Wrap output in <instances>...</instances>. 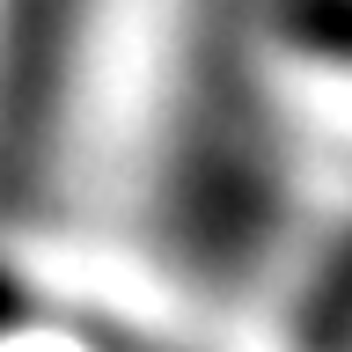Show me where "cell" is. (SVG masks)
Listing matches in <instances>:
<instances>
[{
    "label": "cell",
    "instance_id": "cell-5",
    "mask_svg": "<svg viewBox=\"0 0 352 352\" xmlns=\"http://www.w3.org/2000/svg\"><path fill=\"white\" fill-rule=\"evenodd\" d=\"M0 294H8V279H0ZM0 308H8V301H0Z\"/></svg>",
    "mask_w": 352,
    "mask_h": 352
},
{
    "label": "cell",
    "instance_id": "cell-4",
    "mask_svg": "<svg viewBox=\"0 0 352 352\" xmlns=\"http://www.w3.org/2000/svg\"><path fill=\"white\" fill-rule=\"evenodd\" d=\"M286 37H301L316 59L352 66V0H279Z\"/></svg>",
    "mask_w": 352,
    "mask_h": 352
},
{
    "label": "cell",
    "instance_id": "cell-1",
    "mask_svg": "<svg viewBox=\"0 0 352 352\" xmlns=\"http://www.w3.org/2000/svg\"><path fill=\"white\" fill-rule=\"evenodd\" d=\"M279 176H272V125L250 74L242 15L213 0V15L191 44V81H184V118H176V176L169 213L176 235L206 272H242L272 235Z\"/></svg>",
    "mask_w": 352,
    "mask_h": 352
},
{
    "label": "cell",
    "instance_id": "cell-3",
    "mask_svg": "<svg viewBox=\"0 0 352 352\" xmlns=\"http://www.w3.org/2000/svg\"><path fill=\"white\" fill-rule=\"evenodd\" d=\"M301 345L308 352H352V235L338 242V257L316 272L301 301Z\"/></svg>",
    "mask_w": 352,
    "mask_h": 352
},
{
    "label": "cell",
    "instance_id": "cell-2",
    "mask_svg": "<svg viewBox=\"0 0 352 352\" xmlns=\"http://www.w3.org/2000/svg\"><path fill=\"white\" fill-rule=\"evenodd\" d=\"M88 0H0V213L30 206L59 140Z\"/></svg>",
    "mask_w": 352,
    "mask_h": 352
}]
</instances>
